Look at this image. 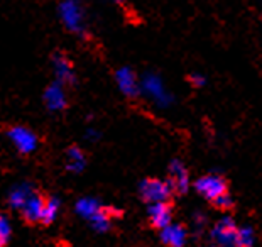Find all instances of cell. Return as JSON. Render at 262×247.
Instances as JSON below:
<instances>
[{
  "label": "cell",
  "instance_id": "7c38bea8",
  "mask_svg": "<svg viewBox=\"0 0 262 247\" xmlns=\"http://www.w3.org/2000/svg\"><path fill=\"white\" fill-rule=\"evenodd\" d=\"M186 237V227L183 223H171L161 230V242L166 247H185Z\"/></svg>",
  "mask_w": 262,
  "mask_h": 247
},
{
  "label": "cell",
  "instance_id": "30bf717a",
  "mask_svg": "<svg viewBox=\"0 0 262 247\" xmlns=\"http://www.w3.org/2000/svg\"><path fill=\"white\" fill-rule=\"evenodd\" d=\"M53 66H54V75L56 80L61 81L63 85H73L75 83V68L70 58L63 53H56L53 56Z\"/></svg>",
  "mask_w": 262,
  "mask_h": 247
},
{
  "label": "cell",
  "instance_id": "603a6c76",
  "mask_svg": "<svg viewBox=\"0 0 262 247\" xmlns=\"http://www.w3.org/2000/svg\"><path fill=\"white\" fill-rule=\"evenodd\" d=\"M0 247H5V245H4V244H2V242H0Z\"/></svg>",
  "mask_w": 262,
  "mask_h": 247
},
{
  "label": "cell",
  "instance_id": "52a82bcc",
  "mask_svg": "<svg viewBox=\"0 0 262 247\" xmlns=\"http://www.w3.org/2000/svg\"><path fill=\"white\" fill-rule=\"evenodd\" d=\"M172 212H174V205L172 201H159V203H152L149 209L147 223L150 229L154 230H163L164 227L171 225L172 222Z\"/></svg>",
  "mask_w": 262,
  "mask_h": 247
},
{
  "label": "cell",
  "instance_id": "6da1fadb",
  "mask_svg": "<svg viewBox=\"0 0 262 247\" xmlns=\"http://www.w3.org/2000/svg\"><path fill=\"white\" fill-rule=\"evenodd\" d=\"M172 192L169 181H164V179H158V178H147L144 179L139 187V196L144 203H159V201H169L172 198Z\"/></svg>",
  "mask_w": 262,
  "mask_h": 247
},
{
  "label": "cell",
  "instance_id": "e0dca14e",
  "mask_svg": "<svg viewBox=\"0 0 262 247\" xmlns=\"http://www.w3.org/2000/svg\"><path fill=\"white\" fill-rule=\"evenodd\" d=\"M98 203L95 200H92V198H83V200H80L76 203V212L80 213L81 217H85V218H90L95 212L98 210Z\"/></svg>",
  "mask_w": 262,
  "mask_h": 247
},
{
  "label": "cell",
  "instance_id": "ac0fdd59",
  "mask_svg": "<svg viewBox=\"0 0 262 247\" xmlns=\"http://www.w3.org/2000/svg\"><path fill=\"white\" fill-rule=\"evenodd\" d=\"M210 203H211V207H213V209H216L219 212H225V213L233 210V207H235V201H233L230 193L222 195V196H219V198H215L213 201H210Z\"/></svg>",
  "mask_w": 262,
  "mask_h": 247
},
{
  "label": "cell",
  "instance_id": "7a4b0ae2",
  "mask_svg": "<svg viewBox=\"0 0 262 247\" xmlns=\"http://www.w3.org/2000/svg\"><path fill=\"white\" fill-rule=\"evenodd\" d=\"M58 10L66 29L78 36L85 34V14H83L81 5L76 0H64L59 4Z\"/></svg>",
  "mask_w": 262,
  "mask_h": 247
},
{
  "label": "cell",
  "instance_id": "44dd1931",
  "mask_svg": "<svg viewBox=\"0 0 262 247\" xmlns=\"http://www.w3.org/2000/svg\"><path fill=\"white\" fill-rule=\"evenodd\" d=\"M189 81H191L193 85H196V87L203 85V78L198 76V75H191V76H189Z\"/></svg>",
  "mask_w": 262,
  "mask_h": 247
},
{
  "label": "cell",
  "instance_id": "7402d4cb",
  "mask_svg": "<svg viewBox=\"0 0 262 247\" xmlns=\"http://www.w3.org/2000/svg\"><path fill=\"white\" fill-rule=\"evenodd\" d=\"M210 247H220V245H215V244H213V245H210Z\"/></svg>",
  "mask_w": 262,
  "mask_h": 247
},
{
  "label": "cell",
  "instance_id": "5bb4252c",
  "mask_svg": "<svg viewBox=\"0 0 262 247\" xmlns=\"http://www.w3.org/2000/svg\"><path fill=\"white\" fill-rule=\"evenodd\" d=\"M32 187L29 183H22V184H17V187H14L12 190L9 192V196H7V203L12 207L14 210H20L22 205L26 203V200L29 198L32 195Z\"/></svg>",
  "mask_w": 262,
  "mask_h": 247
},
{
  "label": "cell",
  "instance_id": "ffe728a7",
  "mask_svg": "<svg viewBox=\"0 0 262 247\" xmlns=\"http://www.w3.org/2000/svg\"><path fill=\"white\" fill-rule=\"evenodd\" d=\"M238 247H254V232H252V229H249V227L241 229Z\"/></svg>",
  "mask_w": 262,
  "mask_h": 247
},
{
  "label": "cell",
  "instance_id": "4fadbf2b",
  "mask_svg": "<svg viewBox=\"0 0 262 247\" xmlns=\"http://www.w3.org/2000/svg\"><path fill=\"white\" fill-rule=\"evenodd\" d=\"M115 78H117V85L122 90V93L127 95V97H137L139 93V83H137V78L134 75V71L129 68H122L115 73Z\"/></svg>",
  "mask_w": 262,
  "mask_h": 247
},
{
  "label": "cell",
  "instance_id": "277c9868",
  "mask_svg": "<svg viewBox=\"0 0 262 247\" xmlns=\"http://www.w3.org/2000/svg\"><path fill=\"white\" fill-rule=\"evenodd\" d=\"M7 137L12 141V144L15 146V149L19 151L20 154H31L37 149L39 139L37 134L34 131H31L29 127L26 126H12L7 129Z\"/></svg>",
  "mask_w": 262,
  "mask_h": 247
},
{
  "label": "cell",
  "instance_id": "d6986e66",
  "mask_svg": "<svg viewBox=\"0 0 262 247\" xmlns=\"http://www.w3.org/2000/svg\"><path fill=\"white\" fill-rule=\"evenodd\" d=\"M10 235H12V227H10L9 218L5 217L4 213H0V242L4 245H7Z\"/></svg>",
  "mask_w": 262,
  "mask_h": 247
},
{
  "label": "cell",
  "instance_id": "2e32d148",
  "mask_svg": "<svg viewBox=\"0 0 262 247\" xmlns=\"http://www.w3.org/2000/svg\"><path fill=\"white\" fill-rule=\"evenodd\" d=\"M59 200L56 196H48L46 198V205H44V210H42V218H41V225L48 227L54 223V220L58 218V213H59Z\"/></svg>",
  "mask_w": 262,
  "mask_h": 247
},
{
  "label": "cell",
  "instance_id": "ba28073f",
  "mask_svg": "<svg viewBox=\"0 0 262 247\" xmlns=\"http://www.w3.org/2000/svg\"><path fill=\"white\" fill-rule=\"evenodd\" d=\"M168 175H169L168 181L174 195H185L189 187V175H188L186 166L178 159L171 161V164L168 168Z\"/></svg>",
  "mask_w": 262,
  "mask_h": 247
},
{
  "label": "cell",
  "instance_id": "5b68a950",
  "mask_svg": "<svg viewBox=\"0 0 262 247\" xmlns=\"http://www.w3.org/2000/svg\"><path fill=\"white\" fill-rule=\"evenodd\" d=\"M228 187L230 184H228L227 179L219 175H205L194 181L196 192L208 201H213L219 196L228 193Z\"/></svg>",
  "mask_w": 262,
  "mask_h": 247
},
{
  "label": "cell",
  "instance_id": "8992f818",
  "mask_svg": "<svg viewBox=\"0 0 262 247\" xmlns=\"http://www.w3.org/2000/svg\"><path fill=\"white\" fill-rule=\"evenodd\" d=\"M46 195L39 193V192H32V195L26 200V203L22 205L20 217L27 225H41V218H42V210L44 205H46Z\"/></svg>",
  "mask_w": 262,
  "mask_h": 247
},
{
  "label": "cell",
  "instance_id": "9a60e30c",
  "mask_svg": "<svg viewBox=\"0 0 262 247\" xmlns=\"http://www.w3.org/2000/svg\"><path fill=\"white\" fill-rule=\"evenodd\" d=\"M66 159H68L66 161V170L71 173H80L86 164V154L78 146H71L66 151Z\"/></svg>",
  "mask_w": 262,
  "mask_h": 247
},
{
  "label": "cell",
  "instance_id": "8fae6325",
  "mask_svg": "<svg viewBox=\"0 0 262 247\" xmlns=\"http://www.w3.org/2000/svg\"><path fill=\"white\" fill-rule=\"evenodd\" d=\"M122 217V212L114 209V207H98V210L93 213V215L88 218L92 223V227L98 232H103V230H108L110 229V223L115 218H120Z\"/></svg>",
  "mask_w": 262,
  "mask_h": 247
},
{
  "label": "cell",
  "instance_id": "3957f363",
  "mask_svg": "<svg viewBox=\"0 0 262 247\" xmlns=\"http://www.w3.org/2000/svg\"><path fill=\"white\" fill-rule=\"evenodd\" d=\"M238 239H241V227L230 217L219 220L211 230V240L215 245L238 247Z\"/></svg>",
  "mask_w": 262,
  "mask_h": 247
},
{
  "label": "cell",
  "instance_id": "9c48e42d",
  "mask_svg": "<svg viewBox=\"0 0 262 247\" xmlns=\"http://www.w3.org/2000/svg\"><path fill=\"white\" fill-rule=\"evenodd\" d=\"M64 87L61 81H53L51 85H48V88L44 90V104L49 110L53 112H59V110H64L68 107V98H66V92H64Z\"/></svg>",
  "mask_w": 262,
  "mask_h": 247
}]
</instances>
